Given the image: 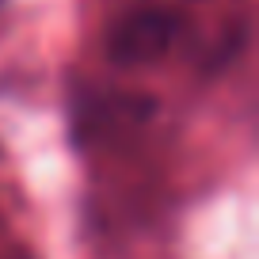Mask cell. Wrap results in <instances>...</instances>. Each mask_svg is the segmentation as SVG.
Returning a JSON list of instances; mask_svg holds the SVG:
<instances>
[{
	"mask_svg": "<svg viewBox=\"0 0 259 259\" xmlns=\"http://www.w3.org/2000/svg\"><path fill=\"white\" fill-rule=\"evenodd\" d=\"M179 38V19L164 8H138L122 16L107 34V54L111 61L141 69V65H156L160 57L171 54Z\"/></svg>",
	"mask_w": 259,
	"mask_h": 259,
	"instance_id": "cell-1",
	"label": "cell"
}]
</instances>
